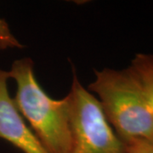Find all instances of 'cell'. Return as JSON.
Instances as JSON below:
<instances>
[{
    "label": "cell",
    "mask_w": 153,
    "mask_h": 153,
    "mask_svg": "<svg viewBox=\"0 0 153 153\" xmlns=\"http://www.w3.org/2000/svg\"><path fill=\"white\" fill-rule=\"evenodd\" d=\"M128 67L140 82L153 111V55L137 54Z\"/></svg>",
    "instance_id": "5"
},
{
    "label": "cell",
    "mask_w": 153,
    "mask_h": 153,
    "mask_svg": "<svg viewBox=\"0 0 153 153\" xmlns=\"http://www.w3.org/2000/svg\"><path fill=\"white\" fill-rule=\"evenodd\" d=\"M87 89L98 100L123 142L153 140V111L129 67L94 71V79Z\"/></svg>",
    "instance_id": "2"
},
{
    "label": "cell",
    "mask_w": 153,
    "mask_h": 153,
    "mask_svg": "<svg viewBox=\"0 0 153 153\" xmlns=\"http://www.w3.org/2000/svg\"><path fill=\"white\" fill-rule=\"evenodd\" d=\"M8 71L0 69V139L24 153H48L17 109L8 89Z\"/></svg>",
    "instance_id": "4"
},
{
    "label": "cell",
    "mask_w": 153,
    "mask_h": 153,
    "mask_svg": "<svg viewBox=\"0 0 153 153\" xmlns=\"http://www.w3.org/2000/svg\"><path fill=\"white\" fill-rule=\"evenodd\" d=\"M8 71L16 84L14 102L48 153H69L71 145V99L50 97L39 84L31 58L16 60Z\"/></svg>",
    "instance_id": "1"
},
{
    "label": "cell",
    "mask_w": 153,
    "mask_h": 153,
    "mask_svg": "<svg viewBox=\"0 0 153 153\" xmlns=\"http://www.w3.org/2000/svg\"><path fill=\"white\" fill-rule=\"evenodd\" d=\"M125 144V153H153V140H137Z\"/></svg>",
    "instance_id": "7"
},
{
    "label": "cell",
    "mask_w": 153,
    "mask_h": 153,
    "mask_svg": "<svg viewBox=\"0 0 153 153\" xmlns=\"http://www.w3.org/2000/svg\"><path fill=\"white\" fill-rule=\"evenodd\" d=\"M23 44L12 33L9 24L4 19L0 18V49H22Z\"/></svg>",
    "instance_id": "6"
},
{
    "label": "cell",
    "mask_w": 153,
    "mask_h": 153,
    "mask_svg": "<svg viewBox=\"0 0 153 153\" xmlns=\"http://www.w3.org/2000/svg\"><path fill=\"white\" fill-rule=\"evenodd\" d=\"M71 99V145L69 153H125L98 100L82 85L73 69Z\"/></svg>",
    "instance_id": "3"
}]
</instances>
